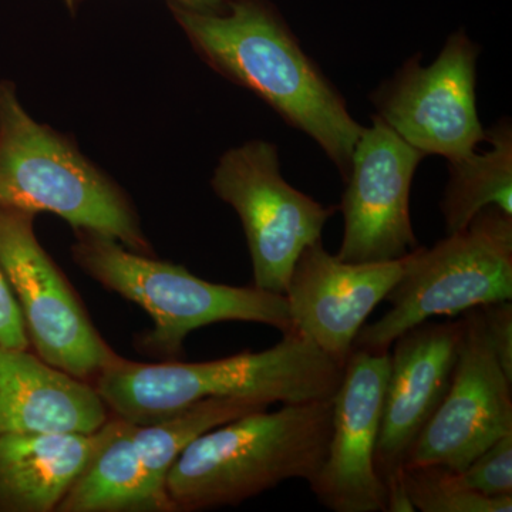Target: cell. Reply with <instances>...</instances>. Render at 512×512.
Masks as SVG:
<instances>
[{"instance_id":"cell-2","label":"cell","mask_w":512,"mask_h":512,"mask_svg":"<svg viewBox=\"0 0 512 512\" xmlns=\"http://www.w3.org/2000/svg\"><path fill=\"white\" fill-rule=\"evenodd\" d=\"M343 369L292 329L272 348L210 362L138 363L119 355L93 384L110 414L146 426L210 399L266 406L332 399Z\"/></svg>"},{"instance_id":"cell-1","label":"cell","mask_w":512,"mask_h":512,"mask_svg":"<svg viewBox=\"0 0 512 512\" xmlns=\"http://www.w3.org/2000/svg\"><path fill=\"white\" fill-rule=\"evenodd\" d=\"M167 5L211 69L261 97L289 126L316 141L343 180L348 178L363 126L272 3L232 0L224 13Z\"/></svg>"},{"instance_id":"cell-23","label":"cell","mask_w":512,"mask_h":512,"mask_svg":"<svg viewBox=\"0 0 512 512\" xmlns=\"http://www.w3.org/2000/svg\"><path fill=\"white\" fill-rule=\"evenodd\" d=\"M0 348H30L18 303L2 271H0Z\"/></svg>"},{"instance_id":"cell-17","label":"cell","mask_w":512,"mask_h":512,"mask_svg":"<svg viewBox=\"0 0 512 512\" xmlns=\"http://www.w3.org/2000/svg\"><path fill=\"white\" fill-rule=\"evenodd\" d=\"M136 424L110 414L96 431V447L56 512H174L148 476L136 443Z\"/></svg>"},{"instance_id":"cell-8","label":"cell","mask_w":512,"mask_h":512,"mask_svg":"<svg viewBox=\"0 0 512 512\" xmlns=\"http://www.w3.org/2000/svg\"><path fill=\"white\" fill-rule=\"evenodd\" d=\"M35 218L33 212L0 208V271L36 355L94 383L119 353L101 338L73 285L40 245Z\"/></svg>"},{"instance_id":"cell-14","label":"cell","mask_w":512,"mask_h":512,"mask_svg":"<svg viewBox=\"0 0 512 512\" xmlns=\"http://www.w3.org/2000/svg\"><path fill=\"white\" fill-rule=\"evenodd\" d=\"M461 322L421 323L390 348L375 466L384 484L403 477L410 451L443 402L456 365Z\"/></svg>"},{"instance_id":"cell-15","label":"cell","mask_w":512,"mask_h":512,"mask_svg":"<svg viewBox=\"0 0 512 512\" xmlns=\"http://www.w3.org/2000/svg\"><path fill=\"white\" fill-rule=\"evenodd\" d=\"M110 412L96 386L29 349L0 348V434H93Z\"/></svg>"},{"instance_id":"cell-18","label":"cell","mask_w":512,"mask_h":512,"mask_svg":"<svg viewBox=\"0 0 512 512\" xmlns=\"http://www.w3.org/2000/svg\"><path fill=\"white\" fill-rule=\"evenodd\" d=\"M491 150L448 163V183L440 208L447 234L461 231L484 208L512 217V127L508 120L485 130Z\"/></svg>"},{"instance_id":"cell-4","label":"cell","mask_w":512,"mask_h":512,"mask_svg":"<svg viewBox=\"0 0 512 512\" xmlns=\"http://www.w3.org/2000/svg\"><path fill=\"white\" fill-rule=\"evenodd\" d=\"M0 208L50 212L73 231H93L153 255L133 202L76 141L37 123L15 84L0 82Z\"/></svg>"},{"instance_id":"cell-5","label":"cell","mask_w":512,"mask_h":512,"mask_svg":"<svg viewBox=\"0 0 512 512\" xmlns=\"http://www.w3.org/2000/svg\"><path fill=\"white\" fill-rule=\"evenodd\" d=\"M74 237V264L153 319L154 328L137 343L148 356L173 359L183 352L192 330L214 323H261L282 333L293 329L284 295L255 286L212 284L184 266L138 254L97 232L74 231Z\"/></svg>"},{"instance_id":"cell-9","label":"cell","mask_w":512,"mask_h":512,"mask_svg":"<svg viewBox=\"0 0 512 512\" xmlns=\"http://www.w3.org/2000/svg\"><path fill=\"white\" fill-rule=\"evenodd\" d=\"M478 55L480 47L461 29L430 66L412 57L370 94L376 116L424 156L448 163L470 157L485 140L477 113Z\"/></svg>"},{"instance_id":"cell-7","label":"cell","mask_w":512,"mask_h":512,"mask_svg":"<svg viewBox=\"0 0 512 512\" xmlns=\"http://www.w3.org/2000/svg\"><path fill=\"white\" fill-rule=\"evenodd\" d=\"M211 187L241 220L255 288L284 295L299 255L322 239L336 208L323 207L286 183L278 148L264 140L222 154Z\"/></svg>"},{"instance_id":"cell-21","label":"cell","mask_w":512,"mask_h":512,"mask_svg":"<svg viewBox=\"0 0 512 512\" xmlns=\"http://www.w3.org/2000/svg\"><path fill=\"white\" fill-rule=\"evenodd\" d=\"M458 473L477 493L487 497L512 495V434L495 441Z\"/></svg>"},{"instance_id":"cell-3","label":"cell","mask_w":512,"mask_h":512,"mask_svg":"<svg viewBox=\"0 0 512 512\" xmlns=\"http://www.w3.org/2000/svg\"><path fill=\"white\" fill-rule=\"evenodd\" d=\"M332 416L333 397L259 410L201 434L165 477L174 512L238 505L291 478L311 483L328 454Z\"/></svg>"},{"instance_id":"cell-10","label":"cell","mask_w":512,"mask_h":512,"mask_svg":"<svg viewBox=\"0 0 512 512\" xmlns=\"http://www.w3.org/2000/svg\"><path fill=\"white\" fill-rule=\"evenodd\" d=\"M453 376L443 402L410 451L406 468L463 471L501 437L512 434V382L498 362L481 308L463 313Z\"/></svg>"},{"instance_id":"cell-24","label":"cell","mask_w":512,"mask_h":512,"mask_svg":"<svg viewBox=\"0 0 512 512\" xmlns=\"http://www.w3.org/2000/svg\"><path fill=\"white\" fill-rule=\"evenodd\" d=\"M63 2L70 12L76 13L84 0H63ZM167 2L177 3L184 8L202 13H224L227 12L232 0H167Z\"/></svg>"},{"instance_id":"cell-25","label":"cell","mask_w":512,"mask_h":512,"mask_svg":"<svg viewBox=\"0 0 512 512\" xmlns=\"http://www.w3.org/2000/svg\"><path fill=\"white\" fill-rule=\"evenodd\" d=\"M416 508L404 487L403 477L387 485L386 512H414Z\"/></svg>"},{"instance_id":"cell-6","label":"cell","mask_w":512,"mask_h":512,"mask_svg":"<svg viewBox=\"0 0 512 512\" xmlns=\"http://www.w3.org/2000/svg\"><path fill=\"white\" fill-rule=\"evenodd\" d=\"M511 299L512 217L484 208L466 228L406 255L402 278L386 298L389 311L359 330L353 349L389 352L394 340L427 320Z\"/></svg>"},{"instance_id":"cell-16","label":"cell","mask_w":512,"mask_h":512,"mask_svg":"<svg viewBox=\"0 0 512 512\" xmlns=\"http://www.w3.org/2000/svg\"><path fill=\"white\" fill-rule=\"evenodd\" d=\"M94 447L96 433L0 434V512H56Z\"/></svg>"},{"instance_id":"cell-12","label":"cell","mask_w":512,"mask_h":512,"mask_svg":"<svg viewBox=\"0 0 512 512\" xmlns=\"http://www.w3.org/2000/svg\"><path fill=\"white\" fill-rule=\"evenodd\" d=\"M390 353L353 349L333 396L332 434L323 466L311 483L323 507L335 512H386L387 487L377 474Z\"/></svg>"},{"instance_id":"cell-20","label":"cell","mask_w":512,"mask_h":512,"mask_svg":"<svg viewBox=\"0 0 512 512\" xmlns=\"http://www.w3.org/2000/svg\"><path fill=\"white\" fill-rule=\"evenodd\" d=\"M403 483L421 512H511L512 495L487 497L470 490L458 471L441 466L406 468Z\"/></svg>"},{"instance_id":"cell-11","label":"cell","mask_w":512,"mask_h":512,"mask_svg":"<svg viewBox=\"0 0 512 512\" xmlns=\"http://www.w3.org/2000/svg\"><path fill=\"white\" fill-rule=\"evenodd\" d=\"M424 157L379 116H373L372 127H363L339 207L345 222L339 259L394 261L419 247L410 218V190Z\"/></svg>"},{"instance_id":"cell-19","label":"cell","mask_w":512,"mask_h":512,"mask_svg":"<svg viewBox=\"0 0 512 512\" xmlns=\"http://www.w3.org/2000/svg\"><path fill=\"white\" fill-rule=\"evenodd\" d=\"M268 407L248 399L204 400L158 423L136 424L134 443L151 481L165 491V477L188 444L228 421Z\"/></svg>"},{"instance_id":"cell-22","label":"cell","mask_w":512,"mask_h":512,"mask_svg":"<svg viewBox=\"0 0 512 512\" xmlns=\"http://www.w3.org/2000/svg\"><path fill=\"white\" fill-rule=\"evenodd\" d=\"M485 330L505 376L512 382V303L500 301L481 308Z\"/></svg>"},{"instance_id":"cell-13","label":"cell","mask_w":512,"mask_h":512,"mask_svg":"<svg viewBox=\"0 0 512 512\" xmlns=\"http://www.w3.org/2000/svg\"><path fill=\"white\" fill-rule=\"evenodd\" d=\"M406 256L394 261L346 262L323 247L303 249L284 296L292 328L345 367L359 330L402 278Z\"/></svg>"}]
</instances>
